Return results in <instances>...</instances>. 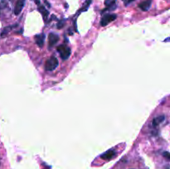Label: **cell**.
I'll list each match as a JSON object with an SVG mask.
<instances>
[{"label": "cell", "instance_id": "1", "mask_svg": "<svg viewBox=\"0 0 170 169\" xmlns=\"http://www.w3.org/2000/svg\"><path fill=\"white\" fill-rule=\"evenodd\" d=\"M57 51L59 52L62 60H67L71 56V48L65 44H61L57 47Z\"/></svg>", "mask_w": 170, "mask_h": 169}, {"label": "cell", "instance_id": "2", "mask_svg": "<svg viewBox=\"0 0 170 169\" xmlns=\"http://www.w3.org/2000/svg\"><path fill=\"white\" fill-rule=\"evenodd\" d=\"M58 65V60L56 56H52L45 63V70L47 71H52L55 70Z\"/></svg>", "mask_w": 170, "mask_h": 169}, {"label": "cell", "instance_id": "3", "mask_svg": "<svg viewBox=\"0 0 170 169\" xmlns=\"http://www.w3.org/2000/svg\"><path fill=\"white\" fill-rule=\"evenodd\" d=\"M116 17L117 16L115 14H105V15L102 17V18L100 20V25L102 27L107 26L109 23L115 21V19H116Z\"/></svg>", "mask_w": 170, "mask_h": 169}, {"label": "cell", "instance_id": "4", "mask_svg": "<svg viewBox=\"0 0 170 169\" xmlns=\"http://www.w3.org/2000/svg\"><path fill=\"white\" fill-rule=\"evenodd\" d=\"M59 41V36L56 33H50L48 36V44H49V49L52 48L57 42Z\"/></svg>", "mask_w": 170, "mask_h": 169}, {"label": "cell", "instance_id": "5", "mask_svg": "<svg viewBox=\"0 0 170 169\" xmlns=\"http://www.w3.org/2000/svg\"><path fill=\"white\" fill-rule=\"evenodd\" d=\"M115 155H116V153H115V150L114 149H110V150L106 151L103 154H101L100 158H102V159H104V160L109 161V160H111V159H113V158H115Z\"/></svg>", "mask_w": 170, "mask_h": 169}, {"label": "cell", "instance_id": "6", "mask_svg": "<svg viewBox=\"0 0 170 169\" xmlns=\"http://www.w3.org/2000/svg\"><path fill=\"white\" fill-rule=\"evenodd\" d=\"M25 1L26 0H17L16 3V5L14 8V14L15 15H19L22 12V8L25 4Z\"/></svg>", "mask_w": 170, "mask_h": 169}, {"label": "cell", "instance_id": "7", "mask_svg": "<svg viewBox=\"0 0 170 169\" xmlns=\"http://www.w3.org/2000/svg\"><path fill=\"white\" fill-rule=\"evenodd\" d=\"M152 4V0H145L139 4V8L143 11H148Z\"/></svg>", "mask_w": 170, "mask_h": 169}, {"label": "cell", "instance_id": "8", "mask_svg": "<svg viewBox=\"0 0 170 169\" xmlns=\"http://www.w3.org/2000/svg\"><path fill=\"white\" fill-rule=\"evenodd\" d=\"M44 41H45V34L44 33H41V34H38V35H36L35 36V42H36V44L42 47L43 46Z\"/></svg>", "mask_w": 170, "mask_h": 169}, {"label": "cell", "instance_id": "9", "mask_svg": "<svg viewBox=\"0 0 170 169\" xmlns=\"http://www.w3.org/2000/svg\"><path fill=\"white\" fill-rule=\"evenodd\" d=\"M105 4L107 7V8L105 9L104 11L113 10V9H115V7H116V5H115V0H105Z\"/></svg>", "mask_w": 170, "mask_h": 169}, {"label": "cell", "instance_id": "10", "mask_svg": "<svg viewBox=\"0 0 170 169\" xmlns=\"http://www.w3.org/2000/svg\"><path fill=\"white\" fill-rule=\"evenodd\" d=\"M165 120V116L164 115H160V116H158L156 118H154L153 120V122H152V125L154 127H157L158 125H159L162 122H164Z\"/></svg>", "mask_w": 170, "mask_h": 169}, {"label": "cell", "instance_id": "11", "mask_svg": "<svg viewBox=\"0 0 170 169\" xmlns=\"http://www.w3.org/2000/svg\"><path fill=\"white\" fill-rule=\"evenodd\" d=\"M38 11L41 13V14L42 15V17H43V19L45 21H47V17L49 16V12L47 11L46 8H45V7L44 6H41V4L39 5L38 7Z\"/></svg>", "mask_w": 170, "mask_h": 169}, {"label": "cell", "instance_id": "12", "mask_svg": "<svg viewBox=\"0 0 170 169\" xmlns=\"http://www.w3.org/2000/svg\"><path fill=\"white\" fill-rule=\"evenodd\" d=\"M17 25H13V26H8V27H4L3 29V32L1 33V37H3V36H5L6 34L8 33H9V31L12 30L13 28H14V27H16Z\"/></svg>", "mask_w": 170, "mask_h": 169}, {"label": "cell", "instance_id": "13", "mask_svg": "<svg viewBox=\"0 0 170 169\" xmlns=\"http://www.w3.org/2000/svg\"><path fill=\"white\" fill-rule=\"evenodd\" d=\"M164 156L165 158H166V159H167V160H169L170 159V155H169V152H164Z\"/></svg>", "mask_w": 170, "mask_h": 169}, {"label": "cell", "instance_id": "14", "mask_svg": "<svg viewBox=\"0 0 170 169\" xmlns=\"http://www.w3.org/2000/svg\"><path fill=\"white\" fill-rule=\"evenodd\" d=\"M63 22H64V21H61V22L57 24V28H58V29H61V28L62 27V26H63V25H62Z\"/></svg>", "mask_w": 170, "mask_h": 169}, {"label": "cell", "instance_id": "15", "mask_svg": "<svg viewBox=\"0 0 170 169\" xmlns=\"http://www.w3.org/2000/svg\"><path fill=\"white\" fill-rule=\"evenodd\" d=\"M134 0H128L126 3H125V5H128L129 3H132V2H134Z\"/></svg>", "mask_w": 170, "mask_h": 169}, {"label": "cell", "instance_id": "16", "mask_svg": "<svg viewBox=\"0 0 170 169\" xmlns=\"http://www.w3.org/2000/svg\"><path fill=\"white\" fill-rule=\"evenodd\" d=\"M35 1V3H36V4L37 5H40V0H34Z\"/></svg>", "mask_w": 170, "mask_h": 169}, {"label": "cell", "instance_id": "17", "mask_svg": "<svg viewBox=\"0 0 170 169\" xmlns=\"http://www.w3.org/2000/svg\"><path fill=\"white\" fill-rule=\"evenodd\" d=\"M169 38H168L166 39V40H165L164 42H169Z\"/></svg>", "mask_w": 170, "mask_h": 169}, {"label": "cell", "instance_id": "18", "mask_svg": "<svg viewBox=\"0 0 170 169\" xmlns=\"http://www.w3.org/2000/svg\"><path fill=\"white\" fill-rule=\"evenodd\" d=\"M167 169H169V168H167Z\"/></svg>", "mask_w": 170, "mask_h": 169}]
</instances>
